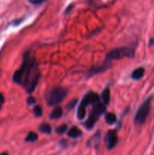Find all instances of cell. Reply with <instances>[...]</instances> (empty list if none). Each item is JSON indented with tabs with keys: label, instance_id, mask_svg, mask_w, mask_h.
I'll return each mask as SVG.
<instances>
[{
	"label": "cell",
	"instance_id": "6da1fadb",
	"mask_svg": "<svg viewBox=\"0 0 154 155\" xmlns=\"http://www.w3.org/2000/svg\"><path fill=\"white\" fill-rule=\"evenodd\" d=\"M39 77L40 72L36 58L30 55V51H27L24 54L21 68L14 74L13 81L22 85L28 93H32L37 86Z\"/></svg>",
	"mask_w": 154,
	"mask_h": 155
},
{
	"label": "cell",
	"instance_id": "7a4b0ae2",
	"mask_svg": "<svg viewBox=\"0 0 154 155\" xmlns=\"http://www.w3.org/2000/svg\"><path fill=\"white\" fill-rule=\"evenodd\" d=\"M67 95V90L62 87H54L48 92L46 103L48 106H55L63 101Z\"/></svg>",
	"mask_w": 154,
	"mask_h": 155
},
{
	"label": "cell",
	"instance_id": "3957f363",
	"mask_svg": "<svg viewBox=\"0 0 154 155\" xmlns=\"http://www.w3.org/2000/svg\"><path fill=\"white\" fill-rule=\"evenodd\" d=\"M106 111V107L104 103L98 102L93 105L91 112L90 116L88 117L87 120L84 124L85 127L87 130H91L95 126V123L98 121L100 117Z\"/></svg>",
	"mask_w": 154,
	"mask_h": 155
},
{
	"label": "cell",
	"instance_id": "277c9868",
	"mask_svg": "<svg viewBox=\"0 0 154 155\" xmlns=\"http://www.w3.org/2000/svg\"><path fill=\"white\" fill-rule=\"evenodd\" d=\"M134 54V49L130 47H119L109 51L106 55V61L110 62L113 60L131 58Z\"/></svg>",
	"mask_w": 154,
	"mask_h": 155
},
{
	"label": "cell",
	"instance_id": "5b68a950",
	"mask_svg": "<svg viewBox=\"0 0 154 155\" xmlns=\"http://www.w3.org/2000/svg\"><path fill=\"white\" fill-rule=\"evenodd\" d=\"M151 97L148 98L137 109L134 116V123L136 125H141L146 121L151 110Z\"/></svg>",
	"mask_w": 154,
	"mask_h": 155
},
{
	"label": "cell",
	"instance_id": "8992f818",
	"mask_svg": "<svg viewBox=\"0 0 154 155\" xmlns=\"http://www.w3.org/2000/svg\"><path fill=\"white\" fill-rule=\"evenodd\" d=\"M100 97L97 93L93 92H89L87 94H85L84 97H83L82 100L81 101V104L79 105L82 106V107H86L88 105H94L96 103L99 102Z\"/></svg>",
	"mask_w": 154,
	"mask_h": 155
},
{
	"label": "cell",
	"instance_id": "52a82bcc",
	"mask_svg": "<svg viewBox=\"0 0 154 155\" xmlns=\"http://www.w3.org/2000/svg\"><path fill=\"white\" fill-rule=\"evenodd\" d=\"M107 148L108 150H111L118 143V136L115 130H110L106 136Z\"/></svg>",
	"mask_w": 154,
	"mask_h": 155
},
{
	"label": "cell",
	"instance_id": "ba28073f",
	"mask_svg": "<svg viewBox=\"0 0 154 155\" xmlns=\"http://www.w3.org/2000/svg\"><path fill=\"white\" fill-rule=\"evenodd\" d=\"M110 67V62L106 61L104 64L101 65V66L98 67H94L91 69L89 70L88 72V77H92V76L95 75V74H98L99 73L104 72L107 70H108Z\"/></svg>",
	"mask_w": 154,
	"mask_h": 155
},
{
	"label": "cell",
	"instance_id": "9c48e42d",
	"mask_svg": "<svg viewBox=\"0 0 154 155\" xmlns=\"http://www.w3.org/2000/svg\"><path fill=\"white\" fill-rule=\"evenodd\" d=\"M144 73H145L144 68H137V69L134 70V71H133L132 74H131V77L132 80H140V79L143 77V75H144Z\"/></svg>",
	"mask_w": 154,
	"mask_h": 155
},
{
	"label": "cell",
	"instance_id": "30bf717a",
	"mask_svg": "<svg viewBox=\"0 0 154 155\" xmlns=\"http://www.w3.org/2000/svg\"><path fill=\"white\" fill-rule=\"evenodd\" d=\"M82 135V132L76 127H72L67 133V136L72 139H76V138L80 137Z\"/></svg>",
	"mask_w": 154,
	"mask_h": 155
},
{
	"label": "cell",
	"instance_id": "8fae6325",
	"mask_svg": "<svg viewBox=\"0 0 154 155\" xmlns=\"http://www.w3.org/2000/svg\"><path fill=\"white\" fill-rule=\"evenodd\" d=\"M62 114H63V110H62L61 107H56L50 114L49 117L51 120H57L59 119L62 116Z\"/></svg>",
	"mask_w": 154,
	"mask_h": 155
},
{
	"label": "cell",
	"instance_id": "7c38bea8",
	"mask_svg": "<svg viewBox=\"0 0 154 155\" xmlns=\"http://www.w3.org/2000/svg\"><path fill=\"white\" fill-rule=\"evenodd\" d=\"M101 99L104 104H108L110 101V91L109 88H106L101 93Z\"/></svg>",
	"mask_w": 154,
	"mask_h": 155
},
{
	"label": "cell",
	"instance_id": "4fadbf2b",
	"mask_svg": "<svg viewBox=\"0 0 154 155\" xmlns=\"http://www.w3.org/2000/svg\"><path fill=\"white\" fill-rule=\"evenodd\" d=\"M86 115V107L79 105L77 110V118L80 120L84 119Z\"/></svg>",
	"mask_w": 154,
	"mask_h": 155
},
{
	"label": "cell",
	"instance_id": "5bb4252c",
	"mask_svg": "<svg viewBox=\"0 0 154 155\" xmlns=\"http://www.w3.org/2000/svg\"><path fill=\"white\" fill-rule=\"evenodd\" d=\"M105 120L107 124H113L116 121V116L113 113H107L105 116Z\"/></svg>",
	"mask_w": 154,
	"mask_h": 155
},
{
	"label": "cell",
	"instance_id": "9a60e30c",
	"mask_svg": "<svg viewBox=\"0 0 154 155\" xmlns=\"http://www.w3.org/2000/svg\"><path fill=\"white\" fill-rule=\"evenodd\" d=\"M39 131L42 132V133H45V134H50V133H51V127H50L48 124H42L40 125V127H39Z\"/></svg>",
	"mask_w": 154,
	"mask_h": 155
},
{
	"label": "cell",
	"instance_id": "2e32d148",
	"mask_svg": "<svg viewBox=\"0 0 154 155\" xmlns=\"http://www.w3.org/2000/svg\"><path fill=\"white\" fill-rule=\"evenodd\" d=\"M38 139V135L36 133H33V132H30L28 133L27 136L26 137L25 141L27 142H36Z\"/></svg>",
	"mask_w": 154,
	"mask_h": 155
},
{
	"label": "cell",
	"instance_id": "e0dca14e",
	"mask_svg": "<svg viewBox=\"0 0 154 155\" xmlns=\"http://www.w3.org/2000/svg\"><path fill=\"white\" fill-rule=\"evenodd\" d=\"M66 130H67V126H66V124H63V125L57 127L55 130V132L56 133H57V134L61 135L63 134V133H64L66 131Z\"/></svg>",
	"mask_w": 154,
	"mask_h": 155
},
{
	"label": "cell",
	"instance_id": "ac0fdd59",
	"mask_svg": "<svg viewBox=\"0 0 154 155\" xmlns=\"http://www.w3.org/2000/svg\"><path fill=\"white\" fill-rule=\"evenodd\" d=\"M33 113H34L35 116H36V117H41L42 115V107H41L39 105L35 106L34 109H33Z\"/></svg>",
	"mask_w": 154,
	"mask_h": 155
},
{
	"label": "cell",
	"instance_id": "d6986e66",
	"mask_svg": "<svg viewBox=\"0 0 154 155\" xmlns=\"http://www.w3.org/2000/svg\"><path fill=\"white\" fill-rule=\"evenodd\" d=\"M77 101H77V99L72 100V101H70L69 104H67V105H66V109H67V110H70V109L73 108V107L75 106V104H76Z\"/></svg>",
	"mask_w": 154,
	"mask_h": 155
},
{
	"label": "cell",
	"instance_id": "ffe728a7",
	"mask_svg": "<svg viewBox=\"0 0 154 155\" xmlns=\"http://www.w3.org/2000/svg\"><path fill=\"white\" fill-rule=\"evenodd\" d=\"M45 1H46V0H29V2H30L31 4L36 5L42 4V3L45 2Z\"/></svg>",
	"mask_w": 154,
	"mask_h": 155
},
{
	"label": "cell",
	"instance_id": "44dd1931",
	"mask_svg": "<svg viewBox=\"0 0 154 155\" xmlns=\"http://www.w3.org/2000/svg\"><path fill=\"white\" fill-rule=\"evenodd\" d=\"M36 103V99H35L34 97L30 96L28 98H27V104L31 105V104H33Z\"/></svg>",
	"mask_w": 154,
	"mask_h": 155
},
{
	"label": "cell",
	"instance_id": "7402d4cb",
	"mask_svg": "<svg viewBox=\"0 0 154 155\" xmlns=\"http://www.w3.org/2000/svg\"><path fill=\"white\" fill-rule=\"evenodd\" d=\"M4 102H5V97H4V95H3L2 94L0 93V110H1L2 106L3 104H4Z\"/></svg>",
	"mask_w": 154,
	"mask_h": 155
},
{
	"label": "cell",
	"instance_id": "603a6c76",
	"mask_svg": "<svg viewBox=\"0 0 154 155\" xmlns=\"http://www.w3.org/2000/svg\"><path fill=\"white\" fill-rule=\"evenodd\" d=\"M72 8H73V5H69L67 7V8L66 9V12H65V13L66 14H67V13H69V12H70L71 10H72Z\"/></svg>",
	"mask_w": 154,
	"mask_h": 155
},
{
	"label": "cell",
	"instance_id": "cb8c5ba5",
	"mask_svg": "<svg viewBox=\"0 0 154 155\" xmlns=\"http://www.w3.org/2000/svg\"><path fill=\"white\" fill-rule=\"evenodd\" d=\"M0 155H8V154L6 152H4V153H2V154H0Z\"/></svg>",
	"mask_w": 154,
	"mask_h": 155
}]
</instances>
